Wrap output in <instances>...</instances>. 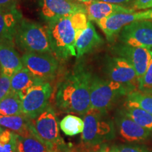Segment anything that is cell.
Wrapping results in <instances>:
<instances>
[{
  "instance_id": "cell-29",
  "label": "cell",
  "mask_w": 152,
  "mask_h": 152,
  "mask_svg": "<svg viewBox=\"0 0 152 152\" xmlns=\"http://www.w3.org/2000/svg\"><path fill=\"white\" fill-rule=\"evenodd\" d=\"M132 9L134 10H147L152 9V0H134Z\"/></svg>"
},
{
  "instance_id": "cell-19",
  "label": "cell",
  "mask_w": 152,
  "mask_h": 152,
  "mask_svg": "<svg viewBox=\"0 0 152 152\" xmlns=\"http://www.w3.org/2000/svg\"><path fill=\"white\" fill-rule=\"evenodd\" d=\"M40 82L32 75L28 69L23 67L11 77V91L18 94L20 97L28 89Z\"/></svg>"
},
{
  "instance_id": "cell-14",
  "label": "cell",
  "mask_w": 152,
  "mask_h": 152,
  "mask_svg": "<svg viewBox=\"0 0 152 152\" xmlns=\"http://www.w3.org/2000/svg\"><path fill=\"white\" fill-rule=\"evenodd\" d=\"M22 58L14 48V44L0 42V71L1 74L11 77L23 68Z\"/></svg>"
},
{
  "instance_id": "cell-16",
  "label": "cell",
  "mask_w": 152,
  "mask_h": 152,
  "mask_svg": "<svg viewBox=\"0 0 152 152\" xmlns=\"http://www.w3.org/2000/svg\"><path fill=\"white\" fill-rule=\"evenodd\" d=\"M86 8V14L90 20L96 22L119 13H133L134 10L118 4H114L102 1H95L84 3Z\"/></svg>"
},
{
  "instance_id": "cell-31",
  "label": "cell",
  "mask_w": 152,
  "mask_h": 152,
  "mask_svg": "<svg viewBox=\"0 0 152 152\" xmlns=\"http://www.w3.org/2000/svg\"><path fill=\"white\" fill-rule=\"evenodd\" d=\"M17 0H0V10L12 11L16 9Z\"/></svg>"
},
{
  "instance_id": "cell-22",
  "label": "cell",
  "mask_w": 152,
  "mask_h": 152,
  "mask_svg": "<svg viewBox=\"0 0 152 152\" xmlns=\"http://www.w3.org/2000/svg\"><path fill=\"white\" fill-rule=\"evenodd\" d=\"M125 106L139 108L152 114V95L141 91H133L128 94Z\"/></svg>"
},
{
  "instance_id": "cell-23",
  "label": "cell",
  "mask_w": 152,
  "mask_h": 152,
  "mask_svg": "<svg viewBox=\"0 0 152 152\" xmlns=\"http://www.w3.org/2000/svg\"><path fill=\"white\" fill-rule=\"evenodd\" d=\"M0 115H23L22 111L21 99L18 94L11 91L6 97L0 101Z\"/></svg>"
},
{
  "instance_id": "cell-5",
  "label": "cell",
  "mask_w": 152,
  "mask_h": 152,
  "mask_svg": "<svg viewBox=\"0 0 152 152\" xmlns=\"http://www.w3.org/2000/svg\"><path fill=\"white\" fill-rule=\"evenodd\" d=\"M106 113L92 109L84 115V130L82 141L88 147H99L106 140L114 137V129L111 121L105 118Z\"/></svg>"
},
{
  "instance_id": "cell-32",
  "label": "cell",
  "mask_w": 152,
  "mask_h": 152,
  "mask_svg": "<svg viewBox=\"0 0 152 152\" xmlns=\"http://www.w3.org/2000/svg\"><path fill=\"white\" fill-rule=\"evenodd\" d=\"M100 1H105V2L114 4H118V5H123V4H129L131 1H134V0H100Z\"/></svg>"
},
{
  "instance_id": "cell-27",
  "label": "cell",
  "mask_w": 152,
  "mask_h": 152,
  "mask_svg": "<svg viewBox=\"0 0 152 152\" xmlns=\"http://www.w3.org/2000/svg\"><path fill=\"white\" fill-rule=\"evenodd\" d=\"M138 88L142 92L150 94L152 92V57L144 77L139 82Z\"/></svg>"
},
{
  "instance_id": "cell-25",
  "label": "cell",
  "mask_w": 152,
  "mask_h": 152,
  "mask_svg": "<svg viewBox=\"0 0 152 152\" xmlns=\"http://www.w3.org/2000/svg\"><path fill=\"white\" fill-rule=\"evenodd\" d=\"M124 113L142 128L152 131V114L139 108H126Z\"/></svg>"
},
{
  "instance_id": "cell-12",
  "label": "cell",
  "mask_w": 152,
  "mask_h": 152,
  "mask_svg": "<svg viewBox=\"0 0 152 152\" xmlns=\"http://www.w3.org/2000/svg\"><path fill=\"white\" fill-rule=\"evenodd\" d=\"M80 12L86 14L85 4L71 0H42L41 6L42 17L48 24Z\"/></svg>"
},
{
  "instance_id": "cell-26",
  "label": "cell",
  "mask_w": 152,
  "mask_h": 152,
  "mask_svg": "<svg viewBox=\"0 0 152 152\" xmlns=\"http://www.w3.org/2000/svg\"><path fill=\"white\" fill-rule=\"evenodd\" d=\"M17 134L0 125V152H16Z\"/></svg>"
},
{
  "instance_id": "cell-2",
  "label": "cell",
  "mask_w": 152,
  "mask_h": 152,
  "mask_svg": "<svg viewBox=\"0 0 152 152\" xmlns=\"http://www.w3.org/2000/svg\"><path fill=\"white\" fill-rule=\"evenodd\" d=\"M87 14L80 12L48 24L49 42L57 58L65 60L76 56V42L87 28Z\"/></svg>"
},
{
  "instance_id": "cell-30",
  "label": "cell",
  "mask_w": 152,
  "mask_h": 152,
  "mask_svg": "<svg viewBox=\"0 0 152 152\" xmlns=\"http://www.w3.org/2000/svg\"><path fill=\"white\" fill-rule=\"evenodd\" d=\"M117 149L118 152H151L146 148L139 146H121Z\"/></svg>"
},
{
  "instance_id": "cell-33",
  "label": "cell",
  "mask_w": 152,
  "mask_h": 152,
  "mask_svg": "<svg viewBox=\"0 0 152 152\" xmlns=\"http://www.w3.org/2000/svg\"><path fill=\"white\" fill-rule=\"evenodd\" d=\"M95 152H118V151L117 147L110 148L107 146H103L102 147L99 148Z\"/></svg>"
},
{
  "instance_id": "cell-9",
  "label": "cell",
  "mask_w": 152,
  "mask_h": 152,
  "mask_svg": "<svg viewBox=\"0 0 152 152\" xmlns=\"http://www.w3.org/2000/svg\"><path fill=\"white\" fill-rule=\"evenodd\" d=\"M152 9L133 13H119L96 21V24L105 34L109 41H112L118 35L121 30L127 25L139 20H151Z\"/></svg>"
},
{
  "instance_id": "cell-3",
  "label": "cell",
  "mask_w": 152,
  "mask_h": 152,
  "mask_svg": "<svg viewBox=\"0 0 152 152\" xmlns=\"http://www.w3.org/2000/svg\"><path fill=\"white\" fill-rule=\"evenodd\" d=\"M14 44L25 53H53L47 27L26 19L18 22Z\"/></svg>"
},
{
  "instance_id": "cell-28",
  "label": "cell",
  "mask_w": 152,
  "mask_h": 152,
  "mask_svg": "<svg viewBox=\"0 0 152 152\" xmlns=\"http://www.w3.org/2000/svg\"><path fill=\"white\" fill-rule=\"evenodd\" d=\"M11 92V77L0 74V101Z\"/></svg>"
},
{
  "instance_id": "cell-13",
  "label": "cell",
  "mask_w": 152,
  "mask_h": 152,
  "mask_svg": "<svg viewBox=\"0 0 152 152\" xmlns=\"http://www.w3.org/2000/svg\"><path fill=\"white\" fill-rule=\"evenodd\" d=\"M113 51L120 57L124 58L132 64L135 70L138 80L144 77L152 57V51L147 48L132 47L121 44L113 48Z\"/></svg>"
},
{
  "instance_id": "cell-8",
  "label": "cell",
  "mask_w": 152,
  "mask_h": 152,
  "mask_svg": "<svg viewBox=\"0 0 152 152\" xmlns=\"http://www.w3.org/2000/svg\"><path fill=\"white\" fill-rule=\"evenodd\" d=\"M52 87L49 82H40L34 85L20 96L23 114L29 118L39 115L49 105Z\"/></svg>"
},
{
  "instance_id": "cell-17",
  "label": "cell",
  "mask_w": 152,
  "mask_h": 152,
  "mask_svg": "<svg viewBox=\"0 0 152 152\" xmlns=\"http://www.w3.org/2000/svg\"><path fill=\"white\" fill-rule=\"evenodd\" d=\"M102 43L103 39L99 35L92 23L88 21L87 28L80 34L76 42V57L80 58Z\"/></svg>"
},
{
  "instance_id": "cell-18",
  "label": "cell",
  "mask_w": 152,
  "mask_h": 152,
  "mask_svg": "<svg viewBox=\"0 0 152 152\" xmlns=\"http://www.w3.org/2000/svg\"><path fill=\"white\" fill-rule=\"evenodd\" d=\"M21 19L20 13L12 11L0 10V42L14 44L17 26Z\"/></svg>"
},
{
  "instance_id": "cell-7",
  "label": "cell",
  "mask_w": 152,
  "mask_h": 152,
  "mask_svg": "<svg viewBox=\"0 0 152 152\" xmlns=\"http://www.w3.org/2000/svg\"><path fill=\"white\" fill-rule=\"evenodd\" d=\"M21 58L24 67L38 80L48 82L56 75L58 61L52 54L26 52Z\"/></svg>"
},
{
  "instance_id": "cell-35",
  "label": "cell",
  "mask_w": 152,
  "mask_h": 152,
  "mask_svg": "<svg viewBox=\"0 0 152 152\" xmlns=\"http://www.w3.org/2000/svg\"><path fill=\"white\" fill-rule=\"evenodd\" d=\"M0 74H1V71H0Z\"/></svg>"
},
{
  "instance_id": "cell-4",
  "label": "cell",
  "mask_w": 152,
  "mask_h": 152,
  "mask_svg": "<svg viewBox=\"0 0 152 152\" xmlns=\"http://www.w3.org/2000/svg\"><path fill=\"white\" fill-rule=\"evenodd\" d=\"M32 134L37 136L53 148L54 152L66 149V145L59 133V125L56 113L52 106H48L34 118H30Z\"/></svg>"
},
{
  "instance_id": "cell-1",
  "label": "cell",
  "mask_w": 152,
  "mask_h": 152,
  "mask_svg": "<svg viewBox=\"0 0 152 152\" xmlns=\"http://www.w3.org/2000/svg\"><path fill=\"white\" fill-rule=\"evenodd\" d=\"M92 75L84 68L77 67L58 85L56 104L58 109L84 116L91 108Z\"/></svg>"
},
{
  "instance_id": "cell-15",
  "label": "cell",
  "mask_w": 152,
  "mask_h": 152,
  "mask_svg": "<svg viewBox=\"0 0 152 152\" xmlns=\"http://www.w3.org/2000/svg\"><path fill=\"white\" fill-rule=\"evenodd\" d=\"M117 125L120 135L129 142L147 140L151 134V131L142 128L125 113H121L118 118Z\"/></svg>"
},
{
  "instance_id": "cell-6",
  "label": "cell",
  "mask_w": 152,
  "mask_h": 152,
  "mask_svg": "<svg viewBox=\"0 0 152 152\" xmlns=\"http://www.w3.org/2000/svg\"><path fill=\"white\" fill-rule=\"evenodd\" d=\"M128 94V90L118 83L92 76L90 84L92 109L106 113L120 96Z\"/></svg>"
},
{
  "instance_id": "cell-20",
  "label": "cell",
  "mask_w": 152,
  "mask_h": 152,
  "mask_svg": "<svg viewBox=\"0 0 152 152\" xmlns=\"http://www.w3.org/2000/svg\"><path fill=\"white\" fill-rule=\"evenodd\" d=\"M0 125L20 136L32 134L30 128V118L24 115H0Z\"/></svg>"
},
{
  "instance_id": "cell-34",
  "label": "cell",
  "mask_w": 152,
  "mask_h": 152,
  "mask_svg": "<svg viewBox=\"0 0 152 152\" xmlns=\"http://www.w3.org/2000/svg\"><path fill=\"white\" fill-rule=\"evenodd\" d=\"M77 1H80V2H83V3H89V2H92V1H100V0H77Z\"/></svg>"
},
{
  "instance_id": "cell-11",
  "label": "cell",
  "mask_w": 152,
  "mask_h": 152,
  "mask_svg": "<svg viewBox=\"0 0 152 152\" xmlns=\"http://www.w3.org/2000/svg\"><path fill=\"white\" fill-rule=\"evenodd\" d=\"M119 40L124 45L152 49V22L139 20L127 25L118 34Z\"/></svg>"
},
{
  "instance_id": "cell-24",
  "label": "cell",
  "mask_w": 152,
  "mask_h": 152,
  "mask_svg": "<svg viewBox=\"0 0 152 152\" xmlns=\"http://www.w3.org/2000/svg\"><path fill=\"white\" fill-rule=\"evenodd\" d=\"M60 128L66 136L73 137L82 133L84 130V121L73 115H67L59 123Z\"/></svg>"
},
{
  "instance_id": "cell-10",
  "label": "cell",
  "mask_w": 152,
  "mask_h": 152,
  "mask_svg": "<svg viewBox=\"0 0 152 152\" xmlns=\"http://www.w3.org/2000/svg\"><path fill=\"white\" fill-rule=\"evenodd\" d=\"M106 73L111 80L120 83L130 93L139 87V80L134 67L122 57H112L107 60Z\"/></svg>"
},
{
  "instance_id": "cell-21",
  "label": "cell",
  "mask_w": 152,
  "mask_h": 152,
  "mask_svg": "<svg viewBox=\"0 0 152 152\" xmlns=\"http://www.w3.org/2000/svg\"><path fill=\"white\" fill-rule=\"evenodd\" d=\"M16 152H54L50 145L33 134L27 136L17 134Z\"/></svg>"
}]
</instances>
